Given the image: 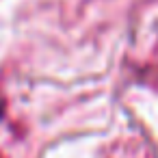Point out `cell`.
Wrapping results in <instances>:
<instances>
[{
	"instance_id": "cell-1",
	"label": "cell",
	"mask_w": 158,
	"mask_h": 158,
	"mask_svg": "<svg viewBox=\"0 0 158 158\" xmlns=\"http://www.w3.org/2000/svg\"><path fill=\"white\" fill-rule=\"evenodd\" d=\"M0 117H2V106H0Z\"/></svg>"
}]
</instances>
